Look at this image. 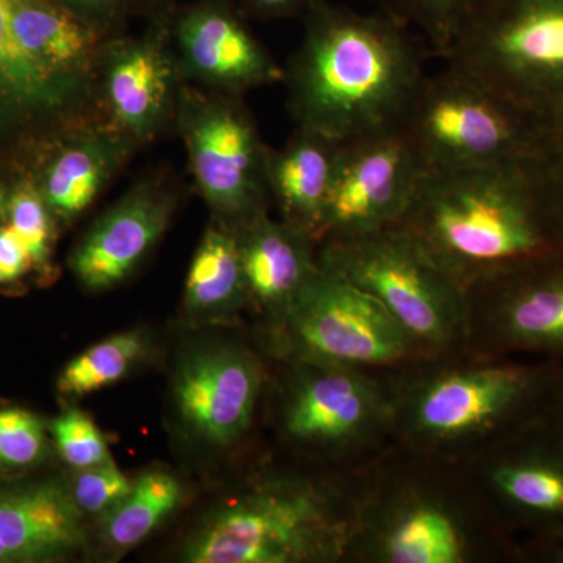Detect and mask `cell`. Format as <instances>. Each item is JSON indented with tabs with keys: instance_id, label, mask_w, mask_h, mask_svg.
Returning <instances> with one entry per match:
<instances>
[{
	"instance_id": "obj_1",
	"label": "cell",
	"mask_w": 563,
	"mask_h": 563,
	"mask_svg": "<svg viewBox=\"0 0 563 563\" xmlns=\"http://www.w3.org/2000/svg\"><path fill=\"white\" fill-rule=\"evenodd\" d=\"M395 228L466 291L562 250L563 169L553 155H532L422 172Z\"/></svg>"
},
{
	"instance_id": "obj_2",
	"label": "cell",
	"mask_w": 563,
	"mask_h": 563,
	"mask_svg": "<svg viewBox=\"0 0 563 563\" xmlns=\"http://www.w3.org/2000/svg\"><path fill=\"white\" fill-rule=\"evenodd\" d=\"M284 81L298 128L336 143L399 131L426 79L428 46L383 11L318 0Z\"/></svg>"
},
{
	"instance_id": "obj_3",
	"label": "cell",
	"mask_w": 563,
	"mask_h": 563,
	"mask_svg": "<svg viewBox=\"0 0 563 563\" xmlns=\"http://www.w3.org/2000/svg\"><path fill=\"white\" fill-rule=\"evenodd\" d=\"M387 374L391 444L455 465L554 418L563 387L562 363L468 350Z\"/></svg>"
},
{
	"instance_id": "obj_4",
	"label": "cell",
	"mask_w": 563,
	"mask_h": 563,
	"mask_svg": "<svg viewBox=\"0 0 563 563\" xmlns=\"http://www.w3.org/2000/svg\"><path fill=\"white\" fill-rule=\"evenodd\" d=\"M461 465L390 444L361 468L351 562H517Z\"/></svg>"
},
{
	"instance_id": "obj_5",
	"label": "cell",
	"mask_w": 563,
	"mask_h": 563,
	"mask_svg": "<svg viewBox=\"0 0 563 563\" xmlns=\"http://www.w3.org/2000/svg\"><path fill=\"white\" fill-rule=\"evenodd\" d=\"M361 468L254 481L202 521L185 544V561L351 562Z\"/></svg>"
},
{
	"instance_id": "obj_6",
	"label": "cell",
	"mask_w": 563,
	"mask_h": 563,
	"mask_svg": "<svg viewBox=\"0 0 563 563\" xmlns=\"http://www.w3.org/2000/svg\"><path fill=\"white\" fill-rule=\"evenodd\" d=\"M440 58L548 118L563 102V0H476Z\"/></svg>"
},
{
	"instance_id": "obj_7",
	"label": "cell",
	"mask_w": 563,
	"mask_h": 563,
	"mask_svg": "<svg viewBox=\"0 0 563 563\" xmlns=\"http://www.w3.org/2000/svg\"><path fill=\"white\" fill-rule=\"evenodd\" d=\"M318 258L383 303L429 357L465 350V288L401 229L324 240Z\"/></svg>"
},
{
	"instance_id": "obj_8",
	"label": "cell",
	"mask_w": 563,
	"mask_h": 563,
	"mask_svg": "<svg viewBox=\"0 0 563 563\" xmlns=\"http://www.w3.org/2000/svg\"><path fill=\"white\" fill-rule=\"evenodd\" d=\"M401 129L424 172L551 155L548 118L450 66L426 76Z\"/></svg>"
},
{
	"instance_id": "obj_9",
	"label": "cell",
	"mask_w": 563,
	"mask_h": 563,
	"mask_svg": "<svg viewBox=\"0 0 563 563\" xmlns=\"http://www.w3.org/2000/svg\"><path fill=\"white\" fill-rule=\"evenodd\" d=\"M282 429L292 443L318 451L340 470H355L391 444L387 372L291 358Z\"/></svg>"
},
{
	"instance_id": "obj_10",
	"label": "cell",
	"mask_w": 563,
	"mask_h": 563,
	"mask_svg": "<svg viewBox=\"0 0 563 563\" xmlns=\"http://www.w3.org/2000/svg\"><path fill=\"white\" fill-rule=\"evenodd\" d=\"M177 129L214 218L240 228L268 211V152L243 96L181 81Z\"/></svg>"
},
{
	"instance_id": "obj_11",
	"label": "cell",
	"mask_w": 563,
	"mask_h": 563,
	"mask_svg": "<svg viewBox=\"0 0 563 563\" xmlns=\"http://www.w3.org/2000/svg\"><path fill=\"white\" fill-rule=\"evenodd\" d=\"M274 339L290 358L374 372L429 358L383 303L321 263Z\"/></svg>"
},
{
	"instance_id": "obj_12",
	"label": "cell",
	"mask_w": 563,
	"mask_h": 563,
	"mask_svg": "<svg viewBox=\"0 0 563 563\" xmlns=\"http://www.w3.org/2000/svg\"><path fill=\"white\" fill-rule=\"evenodd\" d=\"M465 350L563 365V247L466 290Z\"/></svg>"
},
{
	"instance_id": "obj_13",
	"label": "cell",
	"mask_w": 563,
	"mask_h": 563,
	"mask_svg": "<svg viewBox=\"0 0 563 563\" xmlns=\"http://www.w3.org/2000/svg\"><path fill=\"white\" fill-rule=\"evenodd\" d=\"M461 466L518 544L563 536V428L554 418Z\"/></svg>"
},
{
	"instance_id": "obj_14",
	"label": "cell",
	"mask_w": 563,
	"mask_h": 563,
	"mask_svg": "<svg viewBox=\"0 0 563 563\" xmlns=\"http://www.w3.org/2000/svg\"><path fill=\"white\" fill-rule=\"evenodd\" d=\"M173 13L151 16L150 27L139 36H109L99 54L103 117L139 147L176 120L181 79L173 46Z\"/></svg>"
},
{
	"instance_id": "obj_15",
	"label": "cell",
	"mask_w": 563,
	"mask_h": 563,
	"mask_svg": "<svg viewBox=\"0 0 563 563\" xmlns=\"http://www.w3.org/2000/svg\"><path fill=\"white\" fill-rule=\"evenodd\" d=\"M18 0H0V140L49 147L66 132L107 120L98 85L62 76L32 57L16 31Z\"/></svg>"
},
{
	"instance_id": "obj_16",
	"label": "cell",
	"mask_w": 563,
	"mask_h": 563,
	"mask_svg": "<svg viewBox=\"0 0 563 563\" xmlns=\"http://www.w3.org/2000/svg\"><path fill=\"white\" fill-rule=\"evenodd\" d=\"M422 172L402 129L342 143L320 243L393 228L406 213Z\"/></svg>"
},
{
	"instance_id": "obj_17",
	"label": "cell",
	"mask_w": 563,
	"mask_h": 563,
	"mask_svg": "<svg viewBox=\"0 0 563 563\" xmlns=\"http://www.w3.org/2000/svg\"><path fill=\"white\" fill-rule=\"evenodd\" d=\"M172 36L181 81L243 96L284 80L274 60L233 0H199L174 10Z\"/></svg>"
},
{
	"instance_id": "obj_18",
	"label": "cell",
	"mask_w": 563,
	"mask_h": 563,
	"mask_svg": "<svg viewBox=\"0 0 563 563\" xmlns=\"http://www.w3.org/2000/svg\"><path fill=\"white\" fill-rule=\"evenodd\" d=\"M263 369L252 352L220 344L192 352L176 376L181 420L214 446H231L250 431L262 395Z\"/></svg>"
},
{
	"instance_id": "obj_19",
	"label": "cell",
	"mask_w": 563,
	"mask_h": 563,
	"mask_svg": "<svg viewBox=\"0 0 563 563\" xmlns=\"http://www.w3.org/2000/svg\"><path fill=\"white\" fill-rule=\"evenodd\" d=\"M174 206V192L162 179L147 177L133 185L70 255V268L80 284L102 291L128 279L162 239Z\"/></svg>"
},
{
	"instance_id": "obj_20",
	"label": "cell",
	"mask_w": 563,
	"mask_h": 563,
	"mask_svg": "<svg viewBox=\"0 0 563 563\" xmlns=\"http://www.w3.org/2000/svg\"><path fill=\"white\" fill-rule=\"evenodd\" d=\"M136 150L110 121L79 125L47 147L36 188L54 218L74 221L90 209Z\"/></svg>"
},
{
	"instance_id": "obj_21",
	"label": "cell",
	"mask_w": 563,
	"mask_h": 563,
	"mask_svg": "<svg viewBox=\"0 0 563 563\" xmlns=\"http://www.w3.org/2000/svg\"><path fill=\"white\" fill-rule=\"evenodd\" d=\"M235 229L250 301L269 318L276 335L292 303L320 269V244L310 233L272 220L268 211Z\"/></svg>"
},
{
	"instance_id": "obj_22",
	"label": "cell",
	"mask_w": 563,
	"mask_h": 563,
	"mask_svg": "<svg viewBox=\"0 0 563 563\" xmlns=\"http://www.w3.org/2000/svg\"><path fill=\"white\" fill-rule=\"evenodd\" d=\"M84 512L58 483L0 490V563L41 562L79 550Z\"/></svg>"
},
{
	"instance_id": "obj_23",
	"label": "cell",
	"mask_w": 563,
	"mask_h": 563,
	"mask_svg": "<svg viewBox=\"0 0 563 563\" xmlns=\"http://www.w3.org/2000/svg\"><path fill=\"white\" fill-rule=\"evenodd\" d=\"M340 146L321 133L298 128L284 147L268 152L269 195L280 220L310 233L318 244Z\"/></svg>"
},
{
	"instance_id": "obj_24",
	"label": "cell",
	"mask_w": 563,
	"mask_h": 563,
	"mask_svg": "<svg viewBox=\"0 0 563 563\" xmlns=\"http://www.w3.org/2000/svg\"><path fill=\"white\" fill-rule=\"evenodd\" d=\"M250 301L236 229L214 218L203 233L185 288L188 310L225 313Z\"/></svg>"
},
{
	"instance_id": "obj_25",
	"label": "cell",
	"mask_w": 563,
	"mask_h": 563,
	"mask_svg": "<svg viewBox=\"0 0 563 563\" xmlns=\"http://www.w3.org/2000/svg\"><path fill=\"white\" fill-rule=\"evenodd\" d=\"M180 485L173 474L147 472L133 483L131 492L107 512L103 537L113 548L136 547L176 509Z\"/></svg>"
},
{
	"instance_id": "obj_26",
	"label": "cell",
	"mask_w": 563,
	"mask_h": 563,
	"mask_svg": "<svg viewBox=\"0 0 563 563\" xmlns=\"http://www.w3.org/2000/svg\"><path fill=\"white\" fill-rule=\"evenodd\" d=\"M139 332L120 333L85 351L66 366L58 379L63 395H90L118 383L143 352Z\"/></svg>"
},
{
	"instance_id": "obj_27",
	"label": "cell",
	"mask_w": 563,
	"mask_h": 563,
	"mask_svg": "<svg viewBox=\"0 0 563 563\" xmlns=\"http://www.w3.org/2000/svg\"><path fill=\"white\" fill-rule=\"evenodd\" d=\"M377 9L417 33L442 57L476 0H374Z\"/></svg>"
},
{
	"instance_id": "obj_28",
	"label": "cell",
	"mask_w": 563,
	"mask_h": 563,
	"mask_svg": "<svg viewBox=\"0 0 563 563\" xmlns=\"http://www.w3.org/2000/svg\"><path fill=\"white\" fill-rule=\"evenodd\" d=\"M7 220L31 252L33 266L44 268L49 265L54 214L36 185L24 181L10 191Z\"/></svg>"
},
{
	"instance_id": "obj_29",
	"label": "cell",
	"mask_w": 563,
	"mask_h": 563,
	"mask_svg": "<svg viewBox=\"0 0 563 563\" xmlns=\"http://www.w3.org/2000/svg\"><path fill=\"white\" fill-rule=\"evenodd\" d=\"M58 453L74 468H90L111 461L101 429L80 410H68L51 426Z\"/></svg>"
},
{
	"instance_id": "obj_30",
	"label": "cell",
	"mask_w": 563,
	"mask_h": 563,
	"mask_svg": "<svg viewBox=\"0 0 563 563\" xmlns=\"http://www.w3.org/2000/svg\"><path fill=\"white\" fill-rule=\"evenodd\" d=\"M46 450V429L36 415L22 409L0 410V468L35 465Z\"/></svg>"
},
{
	"instance_id": "obj_31",
	"label": "cell",
	"mask_w": 563,
	"mask_h": 563,
	"mask_svg": "<svg viewBox=\"0 0 563 563\" xmlns=\"http://www.w3.org/2000/svg\"><path fill=\"white\" fill-rule=\"evenodd\" d=\"M132 481L113 461L80 470L73 487L74 501L84 514L109 512L131 492Z\"/></svg>"
},
{
	"instance_id": "obj_32",
	"label": "cell",
	"mask_w": 563,
	"mask_h": 563,
	"mask_svg": "<svg viewBox=\"0 0 563 563\" xmlns=\"http://www.w3.org/2000/svg\"><path fill=\"white\" fill-rule=\"evenodd\" d=\"M55 2L103 38L121 33L129 16L139 10L136 0H55Z\"/></svg>"
},
{
	"instance_id": "obj_33",
	"label": "cell",
	"mask_w": 563,
	"mask_h": 563,
	"mask_svg": "<svg viewBox=\"0 0 563 563\" xmlns=\"http://www.w3.org/2000/svg\"><path fill=\"white\" fill-rule=\"evenodd\" d=\"M33 268L31 252L10 225H0V277L3 284L21 279Z\"/></svg>"
},
{
	"instance_id": "obj_34",
	"label": "cell",
	"mask_w": 563,
	"mask_h": 563,
	"mask_svg": "<svg viewBox=\"0 0 563 563\" xmlns=\"http://www.w3.org/2000/svg\"><path fill=\"white\" fill-rule=\"evenodd\" d=\"M318 0H240L244 16L261 21L303 16Z\"/></svg>"
},
{
	"instance_id": "obj_35",
	"label": "cell",
	"mask_w": 563,
	"mask_h": 563,
	"mask_svg": "<svg viewBox=\"0 0 563 563\" xmlns=\"http://www.w3.org/2000/svg\"><path fill=\"white\" fill-rule=\"evenodd\" d=\"M517 562L563 563V536L521 542L518 547Z\"/></svg>"
},
{
	"instance_id": "obj_36",
	"label": "cell",
	"mask_w": 563,
	"mask_h": 563,
	"mask_svg": "<svg viewBox=\"0 0 563 563\" xmlns=\"http://www.w3.org/2000/svg\"><path fill=\"white\" fill-rule=\"evenodd\" d=\"M548 131H550L551 155L563 169V102L548 117Z\"/></svg>"
},
{
	"instance_id": "obj_37",
	"label": "cell",
	"mask_w": 563,
	"mask_h": 563,
	"mask_svg": "<svg viewBox=\"0 0 563 563\" xmlns=\"http://www.w3.org/2000/svg\"><path fill=\"white\" fill-rule=\"evenodd\" d=\"M177 0H136L139 10L146 11L150 16L155 14L173 13L176 10Z\"/></svg>"
},
{
	"instance_id": "obj_38",
	"label": "cell",
	"mask_w": 563,
	"mask_h": 563,
	"mask_svg": "<svg viewBox=\"0 0 563 563\" xmlns=\"http://www.w3.org/2000/svg\"><path fill=\"white\" fill-rule=\"evenodd\" d=\"M10 192L0 184V222L7 220V209H9Z\"/></svg>"
},
{
	"instance_id": "obj_39",
	"label": "cell",
	"mask_w": 563,
	"mask_h": 563,
	"mask_svg": "<svg viewBox=\"0 0 563 563\" xmlns=\"http://www.w3.org/2000/svg\"><path fill=\"white\" fill-rule=\"evenodd\" d=\"M554 420L563 428V387L561 391V398H559L558 409H555Z\"/></svg>"
},
{
	"instance_id": "obj_40",
	"label": "cell",
	"mask_w": 563,
	"mask_h": 563,
	"mask_svg": "<svg viewBox=\"0 0 563 563\" xmlns=\"http://www.w3.org/2000/svg\"><path fill=\"white\" fill-rule=\"evenodd\" d=\"M0 284H3L2 277H0Z\"/></svg>"
}]
</instances>
